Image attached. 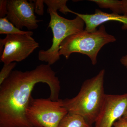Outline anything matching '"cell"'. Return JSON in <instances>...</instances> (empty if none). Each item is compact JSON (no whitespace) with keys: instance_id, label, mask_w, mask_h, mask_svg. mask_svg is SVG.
<instances>
[{"instance_id":"cell-10","label":"cell","mask_w":127,"mask_h":127,"mask_svg":"<svg viewBox=\"0 0 127 127\" xmlns=\"http://www.w3.org/2000/svg\"><path fill=\"white\" fill-rule=\"evenodd\" d=\"M58 127H92L81 116L68 113L63 118Z\"/></svg>"},{"instance_id":"cell-16","label":"cell","mask_w":127,"mask_h":127,"mask_svg":"<svg viewBox=\"0 0 127 127\" xmlns=\"http://www.w3.org/2000/svg\"><path fill=\"white\" fill-rule=\"evenodd\" d=\"M7 0H0V18L6 17L7 15Z\"/></svg>"},{"instance_id":"cell-19","label":"cell","mask_w":127,"mask_h":127,"mask_svg":"<svg viewBox=\"0 0 127 127\" xmlns=\"http://www.w3.org/2000/svg\"><path fill=\"white\" fill-rule=\"evenodd\" d=\"M121 64L127 68V55L123 56L120 59Z\"/></svg>"},{"instance_id":"cell-8","label":"cell","mask_w":127,"mask_h":127,"mask_svg":"<svg viewBox=\"0 0 127 127\" xmlns=\"http://www.w3.org/2000/svg\"><path fill=\"white\" fill-rule=\"evenodd\" d=\"M127 108V93L106 94L102 107L95 123V127H112L122 117Z\"/></svg>"},{"instance_id":"cell-7","label":"cell","mask_w":127,"mask_h":127,"mask_svg":"<svg viewBox=\"0 0 127 127\" xmlns=\"http://www.w3.org/2000/svg\"><path fill=\"white\" fill-rule=\"evenodd\" d=\"M7 15L6 17L19 30L26 27L29 30L38 27V22L34 14V4L31 1L7 0Z\"/></svg>"},{"instance_id":"cell-3","label":"cell","mask_w":127,"mask_h":127,"mask_svg":"<svg viewBox=\"0 0 127 127\" xmlns=\"http://www.w3.org/2000/svg\"><path fill=\"white\" fill-rule=\"evenodd\" d=\"M116 37L108 34L103 25L93 32L84 30L80 32L71 35L61 43L59 53L68 59L74 53L87 56L92 64L95 65L97 63L98 54L105 45L116 41Z\"/></svg>"},{"instance_id":"cell-15","label":"cell","mask_w":127,"mask_h":127,"mask_svg":"<svg viewBox=\"0 0 127 127\" xmlns=\"http://www.w3.org/2000/svg\"><path fill=\"white\" fill-rule=\"evenodd\" d=\"M34 4L35 12L40 16H42L44 14V0H32Z\"/></svg>"},{"instance_id":"cell-6","label":"cell","mask_w":127,"mask_h":127,"mask_svg":"<svg viewBox=\"0 0 127 127\" xmlns=\"http://www.w3.org/2000/svg\"><path fill=\"white\" fill-rule=\"evenodd\" d=\"M39 43L32 36L22 34L7 35L0 39L1 62L8 64L25 60L39 47Z\"/></svg>"},{"instance_id":"cell-5","label":"cell","mask_w":127,"mask_h":127,"mask_svg":"<svg viewBox=\"0 0 127 127\" xmlns=\"http://www.w3.org/2000/svg\"><path fill=\"white\" fill-rule=\"evenodd\" d=\"M68 113L63 107V100L53 101L47 98H34L28 103L26 116L32 127H58Z\"/></svg>"},{"instance_id":"cell-13","label":"cell","mask_w":127,"mask_h":127,"mask_svg":"<svg viewBox=\"0 0 127 127\" xmlns=\"http://www.w3.org/2000/svg\"><path fill=\"white\" fill-rule=\"evenodd\" d=\"M67 0H44V1L48 7V9L57 11L59 10L64 14L71 13L72 11L67 6Z\"/></svg>"},{"instance_id":"cell-11","label":"cell","mask_w":127,"mask_h":127,"mask_svg":"<svg viewBox=\"0 0 127 127\" xmlns=\"http://www.w3.org/2000/svg\"><path fill=\"white\" fill-rule=\"evenodd\" d=\"M0 34H26L32 36L33 32L31 31H25L19 30L11 23L6 17L0 18Z\"/></svg>"},{"instance_id":"cell-12","label":"cell","mask_w":127,"mask_h":127,"mask_svg":"<svg viewBox=\"0 0 127 127\" xmlns=\"http://www.w3.org/2000/svg\"><path fill=\"white\" fill-rule=\"evenodd\" d=\"M95 2L101 8L108 9L113 13L120 15L122 14V1L118 0H90Z\"/></svg>"},{"instance_id":"cell-9","label":"cell","mask_w":127,"mask_h":127,"mask_svg":"<svg viewBox=\"0 0 127 127\" xmlns=\"http://www.w3.org/2000/svg\"><path fill=\"white\" fill-rule=\"evenodd\" d=\"M78 16L84 21L85 30L89 32H93L97 30V28L100 25L108 21H117L123 23V30H127V17L115 13H107L96 9L92 14H83L72 11V13Z\"/></svg>"},{"instance_id":"cell-18","label":"cell","mask_w":127,"mask_h":127,"mask_svg":"<svg viewBox=\"0 0 127 127\" xmlns=\"http://www.w3.org/2000/svg\"><path fill=\"white\" fill-rule=\"evenodd\" d=\"M122 1V14L127 17V0H123Z\"/></svg>"},{"instance_id":"cell-20","label":"cell","mask_w":127,"mask_h":127,"mask_svg":"<svg viewBox=\"0 0 127 127\" xmlns=\"http://www.w3.org/2000/svg\"><path fill=\"white\" fill-rule=\"evenodd\" d=\"M121 118L123 119L124 120L127 121V108L125 110V112L123 115L122 117Z\"/></svg>"},{"instance_id":"cell-4","label":"cell","mask_w":127,"mask_h":127,"mask_svg":"<svg viewBox=\"0 0 127 127\" xmlns=\"http://www.w3.org/2000/svg\"><path fill=\"white\" fill-rule=\"evenodd\" d=\"M50 21L48 27L52 31L53 38L51 47L47 50L39 51L38 59L51 65L60 59L59 52L61 43L67 37L84 31L85 23L81 17L77 16L72 20L62 17L57 11L48 9Z\"/></svg>"},{"instance_id":"cell-17","label":"cell","mask_w":127,"mask_h":127,"mask_svg":"<svg viewBox=\"0 0 127 127\" xmlns=\"http://www.w3.org/2000/svg\"><path fill=\"white\" fill-rule=\"evenodd\" d=\"M114 127H127V121L120 118L114 123Z\"/></svg>"},{"instance_id":"cell-1","label":"cell","mask_w":127,"mask_h":127,"mask_svg":"<svg viewBox=\"0 0 127 127\" xmlns=\"http://www.w3.org/2000/svg\"><path fill=\"white\" fill-rule=\"evenodd\" d=\"M40 82L50 87L51 100H59L60 81L50 65L41 64L31 71L12 72L0 85V127H32L26 111L32 91Z\"/></svg>"},{"instance_id":"cell-2","label":"cell","mask_w":127,"mask_h":127,"mask_svg":"<svg viewBox=\"0 0 127 127\" xmlns=\"http://www.w3.org/2000/svg\"><path fill=\"white\" fill-rule=\"evenodd\" d=\"M105 71L102 69L94 77L86 80L77 95L63 100L68 113L81 116L91 127L95 123L102 107L104 93Z\"/></svg>"},{"instance_id":"cell-14","label":"cell","mask_w":127,"mask_h":127,"mask_svg":"<svg viewBox=\"0 0 127 127\" xmlns=\"http://www.w3.org/2000/svg\"><path fill=\"white\" fill-rule=\"evenodd\" d=\"M16 64L15 62L8 64H4L0 72V85L10 76Z\"/></svg>"}]
</instances>
